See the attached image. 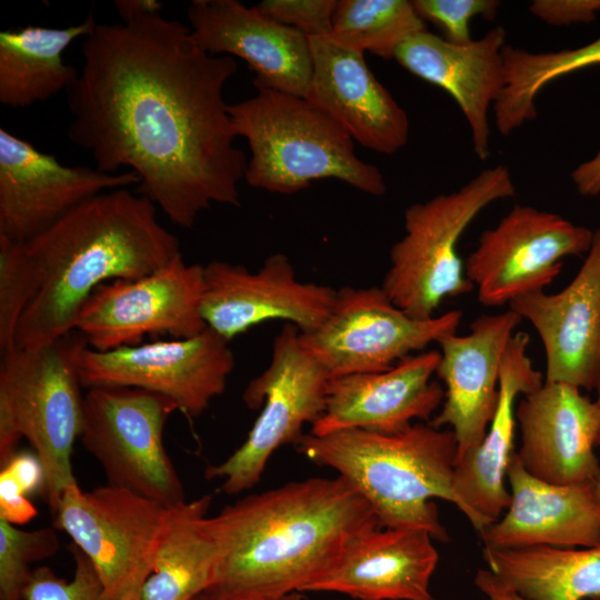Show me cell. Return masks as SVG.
I'll use <instances>...</instances> for the list:
<instances>
[{
    "label": "cell",
    "mask_w": 600,
    "mask_h": 600,
    "mask_svg": "<svg viewBox=\"0 0 600 600\" xmlns=\"http://www.w3.org/2000/svg\"><path fill=\"white\" fill-rule=\"evenodd\" d=\"M66 91L69 140L96 168H129L137 193L191 229L212 204L240 206L248 159L223 90L236 60L204 51L188 26L160 12L97 23Z\"/></svg>",
    "instance_id": "1"
},
{
    "label": "cell",
    "mask_w": 600,
    "mask_h": 600,
    "mask_svg": "<svg viewBox=\"0 0 600 600\" xmlns=\"http://www.w3.org/2000/svg\"><path fill=\"white\" fill-rule=\"evenodd\" d=\"M212 522L222 556L209 589L264 600L304 592L352 539L379 527L366 499L340 476L248 496Z\"/></svg>",
    "instance_id": "2"
},
{
    "label": "cell",
    "mask_w": 600,
    "mask_h": 600,
    "mask_svg": "<svg viewBox=\"0 0 600 600\" xmlns=\"http://www.w3.org/2000/svg\"><path fill=\"white\" fill-rule=\"evenodd\" d=\"M157 209L139 193L113 189L24 241L38 292L20 320L16 348L34 349L69 334L99 286L141 278L178 257L179 240L158 220Z\"/></svg>",
    "instance_id": "3"
},
{
    "label": "cell",
    "mask_w": 600,
    "mask_h": 600,
    "mask_svg": "<svg viewBox=\"0 0 600 600\" xmlns=\"http://www.w3.org/2000/svg\"><path fill=\"white\" fill-rule=\"evenodd\" d=\"M296 448L348 481L369 503L380 528L422 529L446 542L449 536L432 499L463 511L454 490L458 443L450 429L418 422L393 433L364 429L309 433Z\"/></svg>",
    "instance_id": "4"
},
{
    "label": "cell",
    "mask_w": 600,
    "mask_h": 600,
    "mask_svg": "<svg viewBox=\"0 0 600 600\" xmlns=\"http://www.w3.org/2000/svg\"><path fill=\"white\" fill-rule=\"evenodd\" d=\"M228 104L234 130L249 144L244 180L271 193L300 192L321 179H336L354 189L382 196L380 170L362 161L354 141L330 116L299 97L266 87Z\"/></svg>",
    "instance_id": "5"
},
{
    "label": "cell",
    "mask_w": 600,
    "mask_h": 600,
    "mask_svg": "<svg viewBox=\"0 0 600 600\" xmlns=\"http://www.w3.org/2000/svg\"><path fill=\"white\" fill-rule=\"evenodd\" d=\"M81 338L72 331L39 348L1 353L0 467L10 462L26 438L43 469L53 512L62 494L78 484L71 453L81 433L84 396L72 353Z\"/></svg>",
    "instance_id": "6"
},
{
    "label": "cell",
    "mask_w": 600,
    "mask_h": 600,
    "mask_svg": "<svg viewBox=\"0 0 600 600\" xmlns=\"http://www.w3.org/2000/svg\"><path fill=\"white\" fill-rule=\"evenodd\" d=\"M514 194L509 169L499 164L457 191L408 207L404 234L390 249L381 284L388 298L411 318L427 320L446 299L471 292L458 242L484 208Z\"/></svg>",
    "instance_id": "7"
},
{
    "label": "cell",
    "mask_w": 600,
    "mask_h": 600,
    "mask_svg": "<svg viewBox=\"0 0 600 600\" xmlns=\"http://www.w3.org/2000/svg\"><path fill=\"white\" fill-rule=\"evenodd\" d=\"M330 377L300 342L299 329L286 323L272 343L267 369L246 387L242 399L261 412L243 443L223 462L206 469L208 480L221 479L228 494L257 484L272 453L300 439L302 427L320 418Z\"/></svg>",
    "instance_id": "8"
},
{
    "label": "cell",
    "mask_w": 600,
    "mask_h": 600,
    "mask_svg": "<svg viewBox=\"0 0 600 600\" xmlns=\"http://www.w3.org/2000/svg\"><path fill=\"white\" fill-rule=\"evenodd\" d=\"M176 410L171 399L147 390L90 388L83 397L80 440L101 464L109 484L172 507L186 501L163 443L166 422Z\"/></svg>",
    "instance_id": "9"
},
{
    "label": "cell",
    "mask_w": 600,
    "mask_h": 600,
    "mask_svg": "<svg viewBox=\"0 0 600 600\" xmlns=\"http://www.w3.org/2000/svg\"><path fill=\"white\" fill-rule=\"evenodd\" d=\"M169 507L107 484L69 488L53 512L54 526L92 562L106 600L141 596L164 531Z\"/></svg>",
    "instance_id": "10"
},
{
    "label": "cell",
    "mask_w": 600,
    "mask_h": 600,
    "mask_svg": "<svg viewBox=\"0 0 600 600\" xmlns=\"http://www.w3.org/2000/svg\"><path fill=\"white\" fill-rule=\"evenodd\" d=\"M82 387H127L171 399L197 418L222 394L234 368L229 340L209 327L198 336L97 351L82 337L72 353Z\"/></svg>",
    "instance_id": "11"
},
{
    "label": "cell",
    "mask_w": 600,
    "mask_h": 600,
    "mask_svg": "<svg viewBox=\"0 0 600 600\" xmlns=\"http://www.w3.org/2000/svg\"><path fill=\"white\" fill-rule=\"evenodd\" d=\"M461 320L460 310L414 319L399 309L381 287H344L338 290L326 320L310 332H300V342L330 379L382 372L457 332Z\"/></svg>",
    "instance_id": "12"
},
{
    "label": "cell",
    "mask_w": 600,
    "mask_h": 600,
    "mask_svg": "<svg viewBox=\"0 0 600 600\" xmlns=\"http://www.w3.org/2000/svg\"><path fill=\"white\" fill-rule=\"evenodd\" d=\"M203 292L204 266L188 264L180 253L150 274L99 286L80 308L74 331L97 351L136 346L147 336L191 338L208 328Z\"/></svg>",
    "instance_id": "13"
},
{
    "label": "cell",
    "mask_w": 600,
    "mask_h": 600,
    "mask_svg": "<svg viewBox=\"0 0 600 600\" xmlns=\"http://www.w3.org/2000/svg\"><path fill=\"white\" fill-rule=\"evenodd\" d=\"M593 232L563 217L516 204L491 229L483 231L467 257V278L477 287L478 301L502 307L544 289L560 274L562 259L588 252Z\"/></svg>",
    "instance_id": "14"
},
{
    "label": "cell",
    "mask_w": 600,
    "mask_h": 600,
    "mask_svg": "<svg viewBox=\"0 0 600 600\" xmlns=\"http://www.w3.org/2000/svg\"><path fill=\"white\" fill-rule=\"evenodd\" d=\"M338 290L302 282L283 253L270 254L257 271L222 260L204 266L201 313L207 326L231 340L268 320H286L301 333L329 316Z\"/></svg>",
    "instance_id": "15"
},
{
    "label": "cell",
    "mask_w": 600,
    "mask_h": 600,
    "mask_svg": "<svg viewBox=\"0 0 600 600\" xmlns=\"http://www.w3.org/2000/svg\"><path fill=\"white\" fill-rule=\"evenodd\" d=\"M139 182L133 171L66 166L0 128V236L12 241L34 238L99 193Z\"/></svg>",
    "instance_id": "16"
},
{
    "label": "cell",
    "mask_w": 600,
    "mask_h": 600,
    "mask_svg": "<svg viewBox=\"0 0 600 600\" xmlns=\"http://www.w3.org/2000/svg\"><path fill=\"white\" fill-rule=\"evenodd\" d=\"M521 397L516 408L520 431L516 454L523 468L546 482L592 487L600 478L594 452L598 403L578 387L553 381Z\"/></svg>",
    "instance_id": "17"
},
{
    "label": "cell",
    "mask_w": 600,
    "mask_h": 600,
    "mask_svg": "<svg viewBox=\"0 0 600 600\" xmlns=\"http://www.w3.org/2000/svg\"><path fill=\"white\" fill-rule=\"evenodd\" d=\"M521 321L510 309L481 314L470 323L468 333L452 332L437 341L440 361L436 374L444 384V399L429 424L451 428L458 458L484 438L498 404L503 356Z\"/></svg>",
    "instance_id": "18"
},
{
    "label": "cell",
    "mask_w": 600,
    "mask_h": 600,
    "mask_svg": "<svg viewBox=\"0 0 600 600\" xmlns=\"http://www.w3.org/2000/svg\"><path fill=\"white\" fill-rule=\"evenodd\" d=\"M187 18L197 43L214 56L238 57L266 87L306 97L312 58L309 38L238 0H193Z\"/></svg>",
    "instance_id": "19"
},
{
    "label": "cell",
    "mask_w": 600,
    "mask_h": 600,
    "mask_svg": "<svg viewBox=\"0 0 600 600\" xmlns=\"http://www.w3.org/2000/svg\"><path fill=\"white\" fill-rule=\"evenodd\" d=\"M439 350L422 351L382 372L331 378L326 406L311 434L346 429L383 433L401 431L414 420H430L444 399V388L432 380Z\"/></svg>",
    "instance_id": "20"
},
{
    "label": "cell",
    "mask_w": 600,
    "mask_h": 600,
    "mask_svg": "<svg viewBox=\"0 0 600 600\" xmlns=\"http://www.w3.org/2000/svg\"><path fill=\"white\" fill-rule=\"evenodd\" d=\"M508 307L528 320L542 341L544 381L594 389L600 371V227L567 287L520 297Z\"/></svg>",
    "instance_id": "21"
},
{
    "label": "cell",
    "mask_w": 600,
    "mask_h": 600,
    "mask_svg": "<svg viewBox=\"0 0 600 600\" xmlns=\"http://www.w3.org/2000/svg\"><path fill=\"white\" fill-rule=\"evenodd\" d=\"M312 74L306 99L367 149L393 154L409 139L406 110L374 77L363 53L329 36L308 37Z\"/></svg>",
    "instance_id": "22"
},
{
    "label": "cell",
    "mask_w": 600,
    "mask_h": 600,
    "mask_svg": "<svg viewBox=\"0 0 600 600\" xmlns=\"http://www.w3.org/2000/svg\"><path fill=\"white\" fill-rule=\"evenodd\" d=\"M530 337L518 331L510 339L502 360L499 399L481 443L458 458L454 490L462 514L478 533L499 519L510 504L507 470L514 450L517 399L541 387L543 374L528 354Z\"/></svg>",
    "instance_id": "23"
},
{
    "label": "cell",
    "mask_w": 600,
    "mask_h": 600,
    "mask_svg": "<svg viewBox=\"0 0 600 600\" xmlns=\"http://www.w3.org/2000/svg\"><path fill=\"white\" fill-rule=\"evenodd\" d=\"M506 38V29L497 26L480 39L457 44L427 29L404 40L393 57L409 72L443 89L457 102L481 161L490 157L489 109L504 87Z\"/></svg>",
    "instance_id": "24"
},
{
    "label": "cell",
    "mask_w": 600,
    "mask_h": 600,
    "mask_svg": "<svg viewBox=\"0 0 600 600\" xmlns=\"http://www.w3.org/2000/svg\"><path fill=\"white\" fill-rule=\"evenodd\" d=\"M432 539L422 529H370L352 539L304 592H338L358 600H433L429 586L439 553Z\"/></svg>",
    "instance_id": "25"
},
{
    "label": "cell",
    "mask_w": 600,
    "mask_h": 600,
    "mask_svg": "<svg viewBox=\"0 0 600 600\" xmlns=\"http://www.w3.org/2000/svg\"><path fill=\"white\" fill-rule=\"evenodd\" d=\"M511 496L503 514L479 533L483 548H587L600 544L591 487L563 486L530 474L516 452L507 470Z\"/></svg>",
    "instance_id": "26"
},
{
    "label": "cell",
    "mask_w": 600,
    "mask_h": 600,
    "mask_svg": "<svg viewBox=\"0 0 600 600\" xmlns=\"http://www.w3.org/2000/svg\"><path fill=\"white\" fill-rule=\"evenodd\" d=\"M212 496L169 507L164 531L140 600H192L216 579L222 551L212 517Z\"/></svg>",
    "instance_id": "27"
},
{
    "label": "cell",
    "mask_w": 600,
    "mask_h": 600,
    "mask_svg": "<svg viewBox=\"0 0 600 600\" xmlns=\"http://www.w3.org/2000/svg\"><path fill=\"white\" fill-rule=\"evenodd\" d=\"M98 22L92 13L66 28L28 26L0 32V103L27 108L67 91L79 70L63 62V51L86 38Z\"/></svg>",
    "instance_id": "28"
},
{
    "label": "cell",
    "mask_w": 600,
    "mask_h": 600,
    "mask_svg": "<svg viewBox=\"0 0 600 600\" xmlns=\"http://www.w3.org/2000/svg\"><path fill=\"white\" fill-rule=\"evenodd\" d=\"M488 568L527 600L600 598V544L587 548H483Z\"/></svg>",
    "instance_id": "29"
},
{
    "label": "cell",
    "mask_w": 600,
    "mask_h": 600,
    "mask_svg": "<svg viewBox=\"0 0 600 600\" xmlns=\"http://www.w3.org/2000/svg\"><path fill=\"white\" fill-rule=\"evenodd\" d=\"M502 57L504 87L492 109L498 131L508 136L536 118V98L547 84L572 72L600 66V37L576 49L539 53L506 44Z\"/></svg>",
    "instance_id": "30"
},
{
    "label": "cell",
    "mask_w": 600,
    "mask_h": 600,
    "mask_svg": "<svg viewBox=\"0 0 600 600\" xmlns=\"http://www.w3.org/2000/svg\"><path fill=\"white\" fill-rule=\"evenodd\" d=\"M427 23L408 0H339L329 34L352 50L393 59L398 47Z\"/></svg>",
    "instance_id": "31"
},
{
    "label": "cell",
    "mask_w": 600,
    "mask_h": 600,
    "mask_svg": "<svg viewBox=\"0 0 600 600\" xmlns=\"http://www.w3.org/2000/svg\"><path fill=\"white\" fill-rule=\"evenodd\" d=\"M38 278L24 242L0 236V349L16 348L20 320L37 296Z\"/></svg>",
    "instance_id": "32"
},
{
    "label": "cell",
    "mask_w": 600,
    "mask_h": 600,
    "mask_svg": "<svg viewBox=\"0 0 600 600\" xmlns=\"http://www.w3.org/2000/svg\"><path fill=\"white\" fill-rule=\"evenodd\" d=\"M59 538L51 528L26 531L0 519V600H22L30 564L53 556Z\"/></svg>",
    "instance_id": "33"
},
{
    "label": "cell",
    "mask_w": 600,
    "mask_h": 600,
    "mask_svg": "<svg viewBox=\"0 0 600 600\" xmlns=\"http://www.w3.org/2000/svg\"><path fill=\"white\" fill-rule=\"evenodd\" d=\"M74 572L70 581L49 567H40L22 591V600H106L102 583L90 559L74 544Z\"/></svg>",
    "instance_id": "34"
},
{
    "label": "cell",
    "mask_w": 600,
    "mask_h": 600,
    "mask_svg": "<svg viewBox=\"0 0 600 600\" xmlns=\"http://www.w3.org/2000/svg\"><path fill=\"white\" fill-rule=\"evenodd\" d=\"M412 3L426 23L436 24L446 40L457 44L473 40L470 34L473 18L493 20L500 7L496 0H413Z\"/></svg>",
    "instance_id": "35"
},
{
    "label": "cell",
    "mask_w": 600,
    "mask_h": 600,
    "mask_svg": "<svg viewBox=\"0 0 600 600\" xmlns=\"http://www.w3.org/2000/svg\"><path fill=\"white\" fill-rule=\"evenodd\" d=\"M337 0H263L254 7L269 19L307 37L329 36Z\"/></svg>",
    "instance_id": "36"
},
{
    "label": "cell",
    "mask_w": 600,
    "mask_h": 600,
    "mask_svg": "<svg viewBox=\"0 0 600 600\" xmlns=\"http://www.w3.org/2000/svg\"><path fill=\"white\" fill-rule=\"evenodd\" d=\"M530 10L539 19L554 26L591 22L600 11V1L536 0Z\"/></svg>",
    "instance_id": "37"
},
{
    "label": "cell",
    "mask_w": 600,
    "mask_h": 600,
    "mask_svg": "<svg viewBox=\"0 0 600 600\" xmlns=\"http://www.w3.org/2000/svg\"><path fill=\"white\" fill-rule=\"evenodd\" d=\"M23 489L4 471L0 473V519L11 524L27 523L37 516V509Z\"/></svg>",
    "instance_id": "38"
},
{
    "label": "cell",
    "mask_w": 600,
    "mask_h": 600,
    "mask_svg": "<svg viewBox=\"0 0 600 600\" xmlns=\"http://www.w3.org/2000/svg\"><path fill=\"white\" fill-rule=\"evenodd\" d=\"M571 179L580 194L600 196V150L591 159L579 164L572 171Z\"/></svg>",
    "instance_id": "39"
},
{
    "label": "cell",
    "mask_w": 600,
    "mask_h": 600,
    "mask_svg": "<svg viewBox=\"0 0 600 600\" xmlns=\"http://www.w3.org/2000/svg\"><path fill=\"white\" fill-rule=\"evenodd\" d=\"M476 587L488 600H527L502 583L489 569H479L474 577Z\"/></svg>",
    "instance_id": "40"
},
{
    "label": "cell",
    "mask_w": 600,
    "mask_h": 600,
    "mask_svg": "<svg viewBox=\"0 0 600 600\" xmlns=\"http://www.w3.org/2000/svg\"><path fill=\"white\" fill-rule=\"evenodd\" d=\"M114 7L122 21L134 17L161 12L162 3L157 0H116Z\"/></svg>",
    "instance_id": "41"
},
{
    "label": "cell",
    "mask_w": 600,
    "mask_h": 600,
    "mask_svg": "<svg viewBox=\"0 0 600 600\" xmlns=\"http://www.w3.org/2000/svg\"><path fill=\"white\" fill-rule=\"evenodd\" d=\"M192 600H264V599L228 594V593H222V592L208 589L201 592L200 594H198ZM276 600H309V599L303 594V592H292Z\"/></svg>",
    "instance_id": "42"
},
{
    "label": "cell",
    "mask_w": 600,
    "mask_h": 600,
    "mask_svg": "<svg viewBox=\"0 0 600 600\" xmlns=\"http://www.w3.org/2000/svg\"><path fill=\"white\" fill-rule=\"evenodd\" d=\"M597 446L600 447V431H599L598 439H597ZM591 490H592V497H593L594 504H596L598 513L600 516V478L591 487Z\"/></svg>",
    "instance_id": "43"
},
{
    "label": "cell",
    "mask_w": 600,
    "mask_h": 600,
    "mask_svg": "<svg viewBox=\"0 0 600 600\" xmlns=\"http://www.w3.org/2000/svg\"><path fill=\"white\" fill-rule=\"evenodd\" d=\"M594 389L597 390V400H596V402L600 407V371H599V376H598Z\"/></svg>",
    "instance_id": "44"
},
{
    "label": "cell",
    "mask_w": 600,
    "mask_h": 600,
    "mask_svg": "<svg viewBox=\"0 0 600 600\" xmlns=\"http://www.w3.org/2000/svg\"><path fill=\"white\" fill-rule=\"evenodd\" d=\"M124 600H140L139 597H129V598H126Z\"/></svg>",
    "instance_id": "45"
}]
</instances>
